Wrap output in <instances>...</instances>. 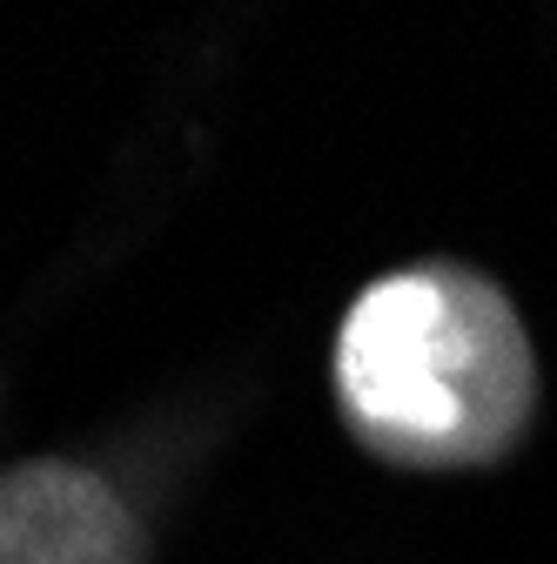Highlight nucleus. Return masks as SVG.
<instances>
[{"label":"nucleus","instance_id":"obj_1","mask_svg":"<svg viewBox=\"0 0 557 564\" xmlns=\"http://www.w3.org/2000/svg\"><path fill=\"white\" fill-rule=\"evenodd\" d=\"M329 390L370 457L483 470L504 464L537 416V349L491 275L409 262L376 275L336 323Z\"/></svg>","mask_w":557,"mask_h":564},{"label":"nucleus","instance_id":"obj_2","mask_svg":"<svg viewBox=\"0 0 557 564\" xmlns=\"http://www.w3.org/2000/svg\"><path fill=\"white\" fill-rule=\"evenodd\" d=\"M0 564H142V518L101 470L28 457L0 470Z\"/></svg>","mask_w":557,"mask_h":564}]
</instances>
